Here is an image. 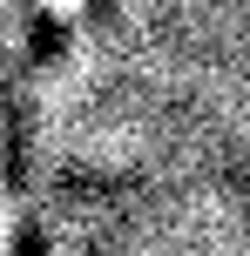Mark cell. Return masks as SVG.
I'll use <instances>...</instances> for the list:
<instances>
[{"mask_svg":"<svg viewBox=\"0 0 250 256\" xmlns=\"http://www.w3.org/2000/svg\"><path fill=\"white\" fill-rule=\"evenodd\" d=\"M0 256H21V216H14V189H7V122H0Z\"/></svg>","mask_w":250,"mask_h":256,"instance_id":"obj_1","label":"cell"}]
</instances>
